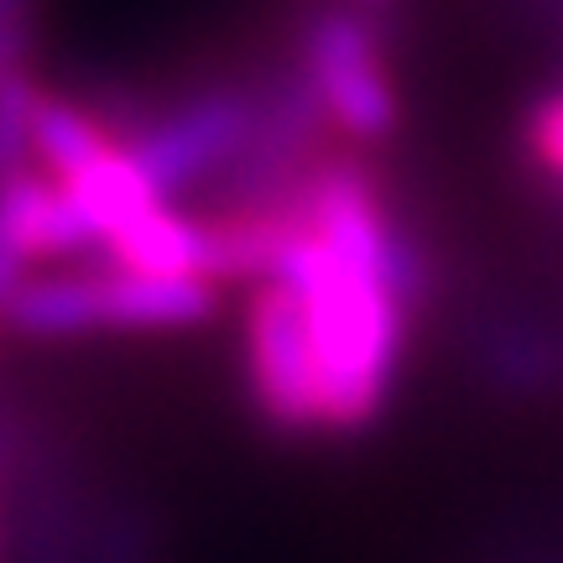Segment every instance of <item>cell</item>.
<instances>
[{
    "label": "cell",
    "mask_w": 563,
    "mask_h": 563,
    "mask_svg": "<svg viewBox=\"0 0 563 563\" xmlns=\"http://www.w3.org/2000/svg\"><path fill=\"white\" fill-rule=\"evenodd\" d=\"M355 5H365V11H376V5H391V0H355Z\"/></svg>",
    "instance_id": "obj_13"
},
{
    "label": "cell",
    "mask_w": 563,
    "mask_h": 563,
    "mask_svg": "<svg viewBox=\"0 0 563 563\" xmlns=\"http://www.w3.org/2000/svg\"><path fill=\"white\" fill-rule=\"evenodd\" d=\"M298 63L319 84L334 131L350 141H382L397 131V89L386 79L382 32L361 11H319L302 26Z\"/></svg>",
    "instance_id": "obj_3"
},
{
    "label": "cell",
    "mask_w": 563,
    "mask_h": 563,
    "mask_svg": "<svg viewBox=\"0 0 563 563\" xmlns=\"http://www.w3.org/2000/svg\"><path fill=\"white\" fill-rule=\"evenodd\" d=\"M47 203H53V178H42L37 167L0 183V308L11 302L21 282L32 277L26 266L42 262Z\"/></svg>",
    "instance_id": "obj_7"
},
{
    "label": "cell",
    "mask_w": 563,
    "mask_h": 563,
    "mask_svg": "<svg viewBox=\"0 0 563 563\" xmlns=\"http://www.w3.org/2000/svg\"><path fill=\"white\" fill-rule=\"evenodd\" d=\"M21 16H32V0H0V26H5V21H21Z\"/></svg>",
    "instance_id": "obj_12"
},
{
    "label": "cell",
    "mask_w": 563,
    "mask_h": 563,
    "mask_svg": "<svg viewBox=\"0 0 563 563\" xmlns=\"http://www.w3.org/2000/svg\"><path fill=\"white\" fill-rule=\"evenodd\" d=\"M37 100L42 89L32 84L26 68L5 74L0 79V183L32 173L37 157H32V125H37Z\"/></svg>",
    "instance_id": "obj_10"
},
{
    "label": "cell",
    "mask_w": 563,
    "mask_h": 563,
    "mask_svg": "<svg viewBox=\"0 0 563 563\" xmlns=\"http://www.w3.org/2000/svg\"><path fill=\"white\" fill-rule=\"evenodd\" d=\"M272 282L292 287L308 313L323 386V428L355 433L382 412L397 355H402L407 308L386 292L382 272L340 262L329 245L298 224Z\"/></svg>",
    "instance_id": "obj_1"
},
{
    "label": "cell",
    "mask_w": 563,
    "mask_h": 563,
    "mask_svg": "<svg viewBox=\"0 0 563 563\" xmlns=\"http://www.w3.org/2000/svg\"><path fill=\"white\" fill-rule=\"evenodd\" d=\"M104 266L121 272H146V277H209V220L183 214L178 203H157L136 220H125L110 241L100 245Z\"/></svg>",
    "instance_id": "obj_6"
},
{
    "label": "cell",
    "mask_w": 563,
    "mask_h": 563,
    "mask_svg": "<svg viewBox=\"0 0 563 563\" xmlns=\"http://www.w3.org/2000/svg\"><path fill=\"white\" fill-rule=\"evenodd\" d=\"M256 125V84H214L183 104L152 110V121L121 146L152 183L162 203L203 194L230 162L241 157L245 136Z\"/></svg>",
    "instance_id": "obj_2"
},
{
    "label": "cell",
    "mask_w": 563,
    "mask_h": 563,
    "mask_svg": "<svg viewBox=\"0 0 563 563\" xmlns=\"http://www.w3.org/2000/svg\"><path fill=\"white\" fill-rule=\"evenodd\" d=\"M245 350H251V397L262 418L282 433L323 428V386L319 355L308 334V313L292 287L262 282L245 308Z\"/></svg>",
    "instance_id": "obj_4"
},
{
    "label": "cell",
    "mask_w": 563,
    "mask_h": 563,
    "mask_svg": "<svg viewBox=\"0 0 563 563\" xmlns=\"http://www.w3.org/2000/svg\"><path fill=\"white\" fill-rule=\"evenodd\" d=\"M527 152L553 183H563V89L532 104L527 115Z\"/></svg>",
    "instance_id": "obj_11"
},
{
    "label": "cell",
    "mask_w": 563,
    "mask_h": 563,
    "mask_svg": "<svg viewBox=\"0 0 563 563\" xmlns=\"http://www.w3.org/2000/svg\"><path fill=\"white\" fill-rule=\"evenodd\" d=\"M115 146V136L104 131V121L89 104L58 100V95H42L37 100V125H32V157L37 167H47V178L63 183L84 173L95 157H104Z\"/></svg>",
    "instance_id": "obj_8"
},
{
    "label": "cell",
    "mask_w": 563,
    "mask_h": 563,
    "mask_svg": "<svg viewBox=\"0 0 563 563\" xmlns=\"http://www.w3.org/2000/svg\"><path fill=\"white\" fill-rule=\"evenodd\" d=\"M481 361L490 365V376L506 386H522V391H538V386H553L563 371V350L548 340L543 329L532 323H496L481 344Z\"/></svg>",
    "instance_id": "obj_9"
},
{
    "label": "cell",
    "mask_w": 563,
    "mask_h": 563,
    "mask_svg": "<svg viewBox=\"0 0 563 563\" xmlns=\"http://www.w3.org/2000/svg\"><path fill=\"white\" fill-rule=\"evenodd\" d=\"M95 277V323L100 329H194L214 313V282L146 277L104 266Z\"/></svg>",
    "instance_id": "obj_5"
}]
</instances>
